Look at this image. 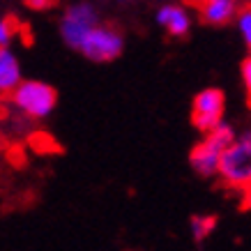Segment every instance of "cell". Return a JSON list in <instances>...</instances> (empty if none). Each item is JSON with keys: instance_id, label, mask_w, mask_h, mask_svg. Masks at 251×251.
I'll return each mask as SVG.
<instances>
[{"instance_id": "cell-8", "label": "cell", "mask_w": 251, "mask_h": 251, "mask_svg": "<svg viewBox=\"0 0 251 251\" xmlns=\"http://www.w3.org/2000/svg\"><path fill=\"white\" fill-rule=\"evenodd\" d=\"M157 23L166 28V32L171 37H184L191 28V19L182 7L177 5H166L157 12Z\"/></svg>"}, {"instance_id": "cell-5", "label": "cell", "mask_w": 251, "mask_h": 251, "mask_svg": "<svg viewBox=\"0 0 251 251\" xmlns=\"http://www.w3.org/2000/svg\"><path fill=\"white\" fill-rule=\"evenodd\" d=\"M99 25L97 9L88 5V2H76L65 12V16L60 19V37L69 49H81L83 39L88 37V32Z\"/></svg>"}, {"instance_id": "cell-6", "label": "cell", "mask_w": 251, "mask_h": 251, "mask_svg": "<svg viewBox=\"0 0 251 251\" xmlns=\"http://www.w3.org/2000/svg\"><path fill=\"white\" fill-rule=\"evenodd\" d=\"M224 111H226L224 92L219 88H205L191 101V125L198 131L207 134L210 129L224 122Z\"/></svg>"}, {"instance_id": "cell-15", "label": "cell", "mask_w": 251, "mask_h": 251, "mask_svg": "<svg viewBox=\"0 0 251 251\" xmlns=\"http://www.w3.org/2000/svg\"><path fill=\"white\" fill-rule=\"evenodd\" d=\"M240 203H242V210H251V184L240 194Z\"/></svg>"}, {"instance_id": "cell-1", "label": "cell", "mask_w": 251, "mask_h": 251, "mask_svg": "<svg viewBox=\"0 0 251 251\" xmlns=\"http://www.w3.org/2000/svg\"><path fill=\"white\" fill-rule=\"evenodd\" d=\"M237 131L233 129V125L224 120L217 125L214 129L203 134V138L198 141L189 152V166L194 168V173L201 177H217L221 164V154L235 141Z\"/></svg>"}, {"instance_id": "cell-4", "label": "cell", "mask_w": 251, "mask_h": 251, "mask_svg": "<svg viewBox=\"0 0 251 251\" xmlns=\"http://www.w3.org/2000/svg\"><path fill=\"white\" fill-rule=\"evenodd\" d=\"M122 49H125L122 32L113 25H106V23L101 25L99 23L88 32V37L83 39L78 51L92 62H111L122 53Z\"/></svg>"}, {"instance_id": "cell-10", "label": "cell", "mask_w": 251, "mask_h": 251, "mask_svg": "<svg viewBox=\"0 0 251 251\" xmlns=\"http://www.w3.org/2000/svg\"><path fill=\"white\" fill-rule=\"evenodd\" d=\"M217 228V217L214 214H196L191 217L189 221V233H191V240L196 244H203L207 237L214 233Z\"/></svg>"}, {"instance_id": "cell-3", "label": "cell", "mask_w": 251, "mask_h": 251, "mask_svg": "<svg viewBox=\"0 0 251 251\" xmlns=\"http://www.w3.org/2000/svg\"><path fill=\"white\" fill-rule=\"evenodd\" d=\"M14 104L23 115H28L30 120H44L53 113L58 104V92L53 85L44 81H21L16 85V90L9 95Z\"/></svg>"}, {"instance_id": "cell-2", "label": "cell", "mask_w": 251, "mask_h": 251, "mask_svg": "<svg viewBox=\"0 0 251 251\" xmlns=\"http://www.w3.org/2000/svg\"><path fill=\"white\" fill-rule=\"evenodd\" d=\"M217 177L226 189L237 194L251 184V129L237 134L235 141L224 150Z\"/></svg>"}, {"instance_id": "cell-9", "label": "cell", "mask_w": 251, "mask_h": 251, "mask_svg": "<svg viewBox=\"0 0 251 251\" xmlns=\"http://www.w3.org/2000/svg\"><path fill=\"white\" fill-rule=\"evenodd\" d=\"M21 83V67L7 46H0V95H12Z\"/></svg>"}, {"instance_id": "cell-14", "label": "cell", "mask_w": 251, "mask_h": 251, "mask_svg": "<svg viewBox=\"0 0 251 251\" xmlns=\"http://www.w3.org/2000/svg\"><path fill=\"white\" fill-rule=\"evenodd\" d=\"M23 2L30 9H49V7H53L58 0H23Z\"/></svg>"}, {"instance_id": "cell-12", "label": "cell", "mask_w": 251, "mask_h": 251, "mask_svg": "<svg viewBox=\"0 0 251 251\" xmlns=\"http://www.w3.org/2000/svg\"><path fill=\"white\" fill-rule=\"evenodd\" d=\"M16 30H19V21L14 16H5L0 21V46H7L12 42V37L16 35Z\"/></svg>"}, {"instance_id": "cell-11", "label": "cell", "mask_w": 251, "mask_h": 251, "mask_svg": "<svg viewBox=\"0 0 251 251\" xmlns=\"http://www.w3.org/2000/svg\"><path fill=\"white\" fill-rule=\"evenodd\" d=\"M235 21H237V30L242 35L244 44H247V49L251 51V5H244V7L237 12Z\"/></svg>"}, {"instance_id": "cell-7", "label": "cell", "mask_w": 251, "mask_h": 251, "mask_svg": "<svg viewBox=\"0 0 251 251\" xmlns=\"http://www.w3.org/2000/svg\"><path fill=\"white\" fill-rule=\"evenodd\" d=\"M191 7L198 9L201 21L207 25H226L237 16V0H187Z\"/></svg>"}, {"instance_id": "cell-13", "label": "cell", "mask_w": 251, "mask_h": 251, "mask_svg": "<svg viewBox=\"0 0 251 251\" xmlns=\"http://www.w3.org/2000/svg\"><path fill=\"white\" fill-rule=\"evenodd\" d=\"M242 83L244 92H247V104L251 106V55L242 62Z\"/></svg>"}]
</instances>
